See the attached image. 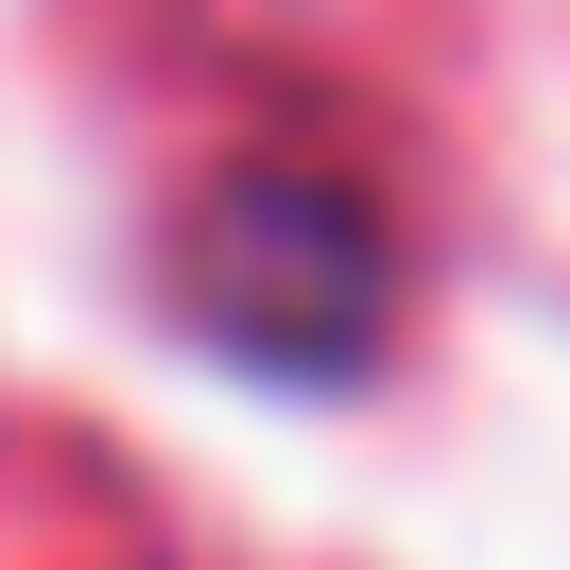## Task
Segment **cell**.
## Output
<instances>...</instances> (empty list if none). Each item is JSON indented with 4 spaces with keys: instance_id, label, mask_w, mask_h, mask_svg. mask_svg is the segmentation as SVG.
Segmentation results:
<instances>
[{
    "instance_id": "1",
    "label": "cell",
    "mask_w": 570,
    "mask_h": 570,
    "mask_svg": "<svg viewBox=\"0 0 570 570\" xmlns=\"http://www.w3.org/2000/svg\"><path fill=\"white\" fill-rule=\"evenodd\" d=\"M190 312H208L259 381H277V363L328 381V363H363V328H381V243H363L328 190H225L208 243H190Z\"/></svg>"
}]
</instances>
